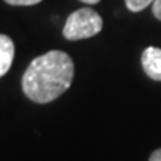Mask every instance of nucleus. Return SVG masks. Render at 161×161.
<instances>
[{"instance_id":"obj_1","label":"nucleus","mask_w":161,"mask_h":161,"mask_svg":"<svg viewBox=\"0 0 161 161\" xmlns=\"http://www.w3.org/2000/svg\"><path fill=\"white\" fill-rule=\"evenodd\" d=\"M75 64L64 51H48L36 57L24 72L21 86L27 97L39 104L51 103L73 82Z\"/></svg>"},{"instance_id":"obj_2","label":"nucleus","mask_w":161,"mask_h":161,"mask_svg":"<svg viewBox=\"0 0 161 161\" xmlns=\"http://www.w3.org/2000/svg\"><path fill=\"white\" fill-rule=\"evenodd\" d=\"M103 29V19L91 8H80L72 12L63 27V36L67 40H82L98 35Z\"/></svg>"},{"instance_id":"obj_3","label":"nucleus","mask_w":161,"mask_h":161,"mask_svg":"<svg viewBox=\"0 0 161 161\" xmlns=\"http://www.w3.org/2000/svg\"><path fill=\"white\" fill-rule=\"evenodd\" d=\"M142 66L145 73L154 80H161V49L148 46L142 54Z\"/></svg>"},{"instance_id":"obj_4","label":"nucleus","mask_w":161,"mask_h":161,"mask_svg":"<svg viewBox=\"0 0 161 161\" xmlns=\"http://www.w3.org/2000/svg\"><path fill=\"white\" fill-rule=\"evenodd\" d=\"M14 57H15V45L12 39L6 35H0V78L9 72L14 63Z\"/></svg>"},{"instance_id":"obj_5","label":"nucleus","mask_w":161,"mask_h":161,"mask_svg":"<svg viewBox=\"0 0 161 161\" xmlns=\"http://www.w3.org/2000/svg\"><path fill=\"white\" fill-rule=\"evenodd\" d=\"M154 3V0H125L127 8L131 12H140L145 8H148L149 5Z\"/></svg>"},{"instance_id":"obj_6","label":"nucleus","mask_w":161,"mask_h":161,"mask_svg":"<svg viewBox=\"0 0 161 161\" xmlns=\"http://www.w3.org/2000/svg\"><path fill=\"white\" fill-rule=\"evenodd\" d=\"M8 5L12 6H31V5H37L42 0H5Z\"/></svg>"},{"instance_id":"obj_7","label":"nucleus","mask_w":161,"mask_h":161,"mask_svg":"<svg viewBox=\"0 0 161 161\" xmlns=\"http://www.w3.org/2000/svg\"><path fill=\"white\" fill-rule=\"evenodd\" d=\"M152 14L155 15L157 19L161 21V0H154V3H152Z\"/></svg>"},{"instance_id":"obj_8","label":"nucleus","mask_w":161,"mask_h":161,"mask_svg":"<svg viewBox=\"0 0 161 161\" xmlns=\"http://www.w3.org/2000/svg\"><path fill=\"white\" fill-rule=\"evenodd\" d=\"M149 161H161V148L155 149L149 157Z\"/></svg>"},{"instance_id":"obj_9","label":"nucleus","mask_w":161,"mask_h":161,"mask_svg":"<svg viewBox=\"0 0 161 161\" xmlns=\"http://www.w3.org/2000/svg\"><path fill=\"white\" fill-rule=\"evenodd\" d=\"M79 2H82V3H86V5H96V3H98L100 0H79Z\"/></svg>"}]
</instances>
